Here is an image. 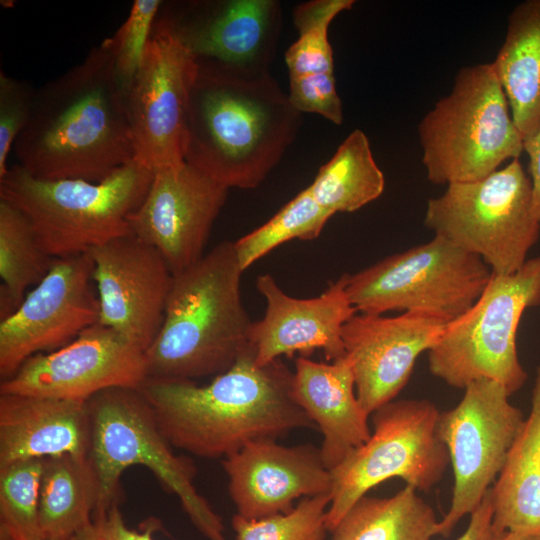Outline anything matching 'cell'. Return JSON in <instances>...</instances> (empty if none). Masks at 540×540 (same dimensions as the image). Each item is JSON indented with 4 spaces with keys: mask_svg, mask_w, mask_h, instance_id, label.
I'll return each instance as SVG.
<instances>
[{
    "mask_svg": "<svg viewBox=\"0 0 540 540\" xmlns=\"http://www.w3.org/2000/svg\"><path fill=\"white\" fill-rule=\"evenodd\" d=\"M332 216L305 188L266 223L233 242L242 271L285 242L316 239Z\"/></svg>",
    "mask_w": 540,
    "mask_h": 540,
    "instance_id": "f546056e",
    "label": "cell"
},
{
    "mask_svg": "<svg viewBox=\"0 0 540 540\" xmlns=\"http://www.w3.org/2000/svg\"><path fill=\"white\" fill-rule=\"evenodd\" d=\"M162 4L161 0H135L126 20L111 37L104 39L125 94L142 65Z\"/></svg>",
    "mask_w": 540,
    "mask_h": 540,
    "instance_id": "836d02e7",
    "label": "cell"
},
{
    "mask_svg": "<svg viewBox=\"0 0 540 540\" xmlns=\"http://www.w3.org/2000/svg\"><path fill=\"white\" fill-rule=\"evenodd\" d=\"M234 243L173 275L161 327L145 351L148 379L194 381L229 370L250 348Z\"/></svg>",
    "mask_w": 540,
    "mask_h": 540,
    "instance_id": "277c9868",
    "label": "cell"
},
{
    "mask_svg": "<svg viewBox=\"0 0 540 540\" xmlns=\"http://www.w3.org/2000/svg\"><path fill=\"white\" fill-rule=\"evenodd\" d=\"M147 379L145 352L98 322L65 346L29 358L1 381L0 394L87 401L110 388L139 389Z\"/></svg>",
    "mask_w": 540,
    "mask_h": 540,
    "instance_id": "9a60e30c",
    "label": "cell"
},
{
    "mask_svg": "<svg viewBox=\"0 0 540 540\" xmlns=\"http://www.w3.org/2000/svg\"><path fill=\"white\" fill-rule=\"evenodd\" d=\"M418 134L427 178L434 184L483 179L524 151L491 62L461 68L450 93L420 121Z\"/></svg>",
    "mask_w": 540,
    "mask_h": 540,
    "instance_id": "52a82bcc",
    "label": "cell"
},
{
    "mask_svg": "<svg viewBox=\"0 0 540 540\" xmlns=\"http://www.w3.org/2000/svg\"><path fill=\"white\" fill-rule=\"evenodd\" d=\"M501 540H540V533H520L506 531Z\"/></svg>",
    "mask_w": 540,
    "mask_h": 540,
    "instance_id": "ab89813d",
    "label": "cell"
},
{
    "mask_svg": "<svg viewBox=\"0 0 540 540\" xmlns=\"http://www.w3.org/2000/svg\"><path fill=\"white\" fill-rule=\"evenodd\" d=\"M90 436L87 401L0 394V467L62 455L88 459Z\"/></svg>",
    "mask_w": 540,
    "mask_h": 540,
    "instance_id": "7402d4cb",
    "label": "cell"
},
{
    "mask_svg": "<svg viewBox=\"0 0 540 540\" xmlns=\"http://www.w3.org/2000/svg\"><path fill=\"white\" fill-rule=\"evenodd\" d=\"M155 22L197 59L266 73L275 55L282 13L275 0L163 1Z\"/></svg>",
    "mask_w": 540,
    "mask_h": 540,
    "instance_id": "2e32d148",
    "label": "cell"
},
{
    "mask_svg": "<svg viewBox=\"0 0 540 540\" xmlns=\"http://www.w3.org/2000/svg\"><path fill=\"white\" fill-rule=\"evenodd\" d=\"M44 459L0 467V532L13 540H42L39 500Z\"/></svg>",
    "mask_w": 540,
    "mask_h": 540,
    "instance_id": "1f68e13d",
    "label": "cell"
},
{
    "mask_svg": "<svg viewBox=\"0 0 540 540\" xmlns=\"http://www.w3.org/2000/svg\"><path fill=\"white\" fill-rule=\"evenodd\" d=\"M424 224L480 257L495 275L520 269L540 236L532 182L519 159L483 179L448 184L428 200Z\"/></svg>",
    "mask_w": 540,
    "mask_h": 540,
    "instance_id": "9c48e42d",
    "label": "cell"
},
{
    "mask_svg": "<svg viewBox=\"0 0 540 540\" xmlns=\"http://www.w3.org/2000/svg\"><path fill=\"white\" fill-rule=\"evenodd\" d=\"M13 148L18 165L45 180L101 182L135 159L126 94L104 40L36 89Z\"/></svg>",
    "mask_w": 540,
    "mask_h": 540,
    "instance_id": "6da1fadb",
    "label": "cell"
},
{
    "mask_svg": "<svg viewBox=\"0 0 540 540\" xmlns=\"http://www.w3.org/2000/svg\"><path fill=\"white\" fill-rule=\"evenodd\" d=\"M292 396L320 429L322 458L330 471L370 438L369 414L358 401L346 356L332 363L299 356L295 360Z\"/></svg>",
    "mask_w": 540,
    "mask_h": 540,
    "instance_id": "603a6c76",
    "label": "cell"
},
{
    "mask_svg": "<svg viewBox=\"0 0 540 540\" xmlns=\"http://www.w3.org/2000/svg\"><path fill=\"white\" fill-rule=\"evenodd\" d=\"M198 60L185 161L227 188H256L294 141L302 113L273 77Z\"/></svg>",
    "mask_w": 540,
    "mask_h": 540,
    "instance_id": "3957f363",
    "label": "cell"
},
{
    "mask_svg": "<svg viewBox=\"0 0 540 540\" xmlns=\"http://www.w3.org/2000/svg\"><path fill=\"white\" fill-rule=\"evenodd\" d=\"M385 178L366 134L356 129L340 144L308 186L315 200L332 215L354 212L376 200Z\"/></svg>",
    "mask_w": 540,
    "mask_h": 540,
    "instance_id": "83f0119b",
    "label": "cell"
},
{
    "mask_svg": "<svg viewBox=\"0 0 540 540\" xmlns=\"http://www.w3.org/2000/svg\"><path fill=\"white\" fill-rule=\"evenodd\" d=\"M348 279L349 274H342L319 296L302 299L286 294L272 275H259L256 288L266 309L250 330L256 364L263 366L296 353L308 357L316 349L329 361L344 357L342 329L357 313L347 294Z\"/></svg>",
    "mask_w": 540,
    "mask_h": 540,
    "instance_id": "44dd1931",
    "label": "cell"
},
{
    "mask_svg": "<svg viewBox=\"0 0 540 540\" xmlns=\"http://www.w3.org/2000/svg\"><path fill=\"white\" fill-rule=\"evenodd\" d=\"M98 481L89 460L70 455L44 459L39 523L43 539L69 540L92 520Z\"/></svg>",
    "mask_w": 540,
    "mask_h": 540,
    "instance_id": "484cf974",
    "label": "cell"
},
{
    "mask_svg": "<svg viewBox=\"0 0 540 540\" xmlns=\"http://www.w3.org/2000/svg\"><path fill=\"white\" fill-rule=\"evenodd\" d=\"M330 493L302 498L288 513L262 519L232 518L236 540H324Z\"/></svg>",
    "mask_w": 540,
    "mask_h": 540,
    "instance_id": "d6a6232c",
    "label": "cell"
},
{
    "mask_svg": "<svg viewBox=\"0 0 540 540\" xmlns=\"http://www.w3.org/2000/svg\"><path fill=\"white\" fill-rule=\"evenodd\" d=\"M493 525L500 533H540V366L531 411L491 487Z\"/></svg>",
    "mask_w": 540,
    "mask_h": 540,
    "instance_id": "d4e9b609",
    "label": "cell"
},
{
    "mask_svg": "<svg viewBox=\"0 0 540 540\" xmlns=\"http://www.w3.org/2000/svg\"><path fill=\"white\" fill-rule=\"evenodd\" d=\"M120 505L93 515L91 522L70 540H154L153 533L159 525L156 520L147 522L141 529L130 528L120 511Z\"/></svg>",
    "mask_w": 540,
    "mask_h": 540,
    "instance_id": "8d00e7d4",
    "label": "cell"
},
{
    "mask_svg": "<svg viewBox=\"0 0 540 540\" xmlns=\"http://www.w3.org/2000/svg\"><path fill=\"white\" fill-rule=\"evenodd\" d=\"M221 464L236 514L245 519L285 514L294 509L296 499L331 491V471L321 448L311 443L284 446L275 439H259Z\"/></svg>",
    "mask_w": 540,
    "mask_h": 540,
    "instance_id": "ffe728a7",
    "label": "cell"
},
{
    "mask_svg": "<svg viewBox=\"0 0 540 540\" xmlns=\"http://www.w3.org/2000/svg\"><path fill=\"white\" fill-rule=\"evenodd\" d=\"M99 323L144 352L156 337L173 273L161 253L132 233L92 249Z\"/></svg>",
    "mask_w": 540,
    "mask_h": 540,
    "instance_id": "ac0fdd59",
    "label": "cell"
},
{
    "mask_svg": "<svg viewBox=\"0 0 540 540\" xmlns=\"http://www.w3.org/2000/svg\"><path fill=\"white\" fill-rule=\"evenodd\" d=\"M539 305L540 256L512 274H492L477 301L448 322L428 351L431 374L459 389L489 379L514 394L528 377L517 354V329L524 311Z\"/></svg>",
    "mask_w": 540,
    "mask_h": 540,
    "instance_id": "ba28073f",
    "label": "cell"
},
{
    "mask_svg": "<svg viewBox=\"0 0 540 540\" xmlns=\"http://www.w3.org/2000/svg\"><path fill=\"white\" fill-rule=\"evenodd\" d=\"M197 58L155 22L142 65L126 93L135 159L153 171L185 162Z\"/></svg>",
    "mask_w": 540,
    "mask_h": 540,
    "instance_id": "4fadbf2b",
    "label": "cell"
},
{
    "mask_svg": "<svg viewBox=\"0 0 540 540\" xmlns=\"http://www.w3.org/2000/svg\"><path fill=\"white\" fill-rule=\"evenodd\" d=\"M228 191L186 161L157 169L143 201L128 217L131 233L155 247L177 274L205 255Z\"/></svg>",
    "mask_w": 540,
    "mask_h": 540,
    "instance_id": "e0dca14e",
    "label": "cell"
},
{
    "mask_svg": "<svg viewBox=\"0 0 540 540\" xmlns=\"http://www.w3.org/2000/svg\"><path fill=\"white\" fill-rule=\"evenodd\" d=\"M87 402L91 424L88 458L99 489L94 514L120 505L123 472L141 465L148 468L168 492L177 496L190 521L204 537L227 540L222 518L194 486L196 465L191 458L173 452L139 389L110 388Z\"/></svg>",
    "mask_w": 540,
    "mask_h": 540,
    "instance_id": "5b68a950",
    "label": "cell"
},
{
    "mask_svg": "<svg viewBox=\"0 0 540 540\" xmlns=\"http://www.w3.org/2000/svg\"><path fill=\"white\" fill-rule=\"evenodd\" d=\"M90 253L54 260L48 274L0 321V377L13 376L39 353L55 351L99 322Z\"/></svg>",
    "mask_w": 540,
    "mask_h": 540,
    "instance_id": "5bb4252c",
    "label": "cell"
},
{
    "mask_svg": "<svg viewBox=\"0 0 540 540\" xmlns=\"http://www.w3.org/2000/svg\"><path fill=\"white\" fill-rule=\"evenodd\" d=\"M54 260L24 213L0 199V321L17 310L28 288L43 280Z\"/></svg>",
    "mask_w": 540,
    "mask_h": 540,
    "instance_id": "f1b7e54d",
    "label": "cell"
},
{
    "mask_svg": "<svg viewBox=\"0 0 540 540\" xmlns=\"http://www.w3.org/2000/svg\"><path fill=\"white\" fill-rule=\"evenodd\" d=\"M289 83V100L299 112L319 114L336 125L343 122L334 74L292 78Z\"/></svg>",
    "mask_w": 540,
    "mask_h": 540,
    "instance_id": "d590c367",
    "label": "cell"
},
{
    "mask_svg": "<svg viewBox=\"0 0 540 540\" xmlns=\"http://www.w3.org/2000/svg\"><path fill=\"white\" fill-rule=\"evenodd\" d=\"M370 438L331 470V532L347 511L380 483L400 478L417 491H430L450 463L437 433L440 415L427 399L393 400L372 414Z\"/></svg>",
    "mask_w": 540,
    "mask_h": 540,
    "instance_id": "30bf717a",
    "label": "cell"
},
{
    "mask_svg": "<svg viewBox=\"0 0 540 540\" xmlns=\"http://www.w3.org/2000/svg\"><path fill=\"white\" fill-rule=\"evenodd\" d=\"M448 322L431 312L407 311L395 317L356 313L345 323V356L358 401L369 415L395 400L417 358L436 344Z\"/></svg>",
    "mask_w": 540,
    "mask_h": 540,
    "instance_id": "d6986e66",
    "label": "cell"
},
{
    "mask_svg": "<svg viewBox=\"0 0 540 540\" xmlns=\"http://www.w3.org/2000/svg\"><path fill=\"white\" fill-rule=\"evenodd\" d=\"M433 508L406 485L391 497H361L331 531L330 540H431Z\"/></svg>",
    "mask_w": 540,
    "mask_h": 540,
    "instance_id": "4316f807",
    "label": "cell"
},
{
    "mask_svg": "<svg viewBox=\"0 0 540 540\" xmlns=\"http://www.w3.org/2000/svg\"><path fill=\"white\" fill-rule=\"evenodd\" d=\"M492 66L524 142L540 128V0L519 3Z\"/></svg>",
    "mask_w": 540,
    "mask_h": 540,
    "instance_id": "cb8c5ba5",
    "label": "cell"
},
{
    "mask_svg": "<svg viewBox=\"0 0 540 540\" xmlns=\"http://www.w3.org/2000/svg\"><path fill=\"white\" fill-rule=\"evenodd\" d=\"M36 89L24 80L0 72V178L8 171L7 158L32 113Z\"/></svg>",
    "mask_w": 540,
    "mask_h": 540,
    "instance_id": "e575fe53",
    "label": "cell"
},
{
    "mask_svg": "<svg viewBox=\"0 0 540 540\" xmlns=\"http://www.w3.org/2000/svg\"><path fill=\"white\" fill-rule=\"evenodd\" d=\"M503 535L504 533L498 532L493 525V504L490 488L479 506L470 514L466 530L456 540H501Z\"/></svg>",
    "mask_w": 540,
    "mask_h": 540,
    "instance_id": "74e56055",
    "label": "cell"
},
{
    "mask_svg": "<svg viewBox=\"0 0 540 540\" xmlns=\"http://www.w3.org/2000/svg\"><path fill=\"white\" fill-rule=\"evenodd\" d=\"M524 151L529 158V174L533 190V209L540 222V128L534 136L524 142Z\"/></svg>",
    "mask_w": 540,
    "mask_h": 540,
    "instance_id": "f35d334b",
    "label": "cell"
},
{
    "mask_svg": "<svg viewBox=\"0 0 540 540\" xmlns=\"http://www.w3.org/2000/svg\"><path fill=\"white\" fill-rule=\"evenodd\" d=\"M153 175L136 159L101 182L38 179L16 164L0 178V199L24 213L50 256L66 258L131 234L128 217Z\"/></svg>",
    "mask_w": 540,
    "mask_h": 540,
    "instance_id": "8992f818",
    "label": "cell"
},
{
    "mask_svg": "<svg viewBox=\"0 0 540 540\" xmlns=\"http://www.w3.org/2000/svg\"><path fill=\"white\" fill-rule=\"evenodd\" d=\"M354 0H311L293 9L298 39L285 53L289 79L334 74L328 29L334 18L350 10Z\"/></svg>",
    "mask_w": 540,
    "mask_h": 540,
    "instance_id": "4dcf8cb0",
    "label": "cell"
},
{
    "mask_svg": "<svg viewBox=\"0 0 540 540\" xmlns=\"http://www.w3.org/2000/svg\"><path fill=\"white\" fill-rule=\"evenodd\" d=\"M491 276L480 257L434 236L349 274L346 290L359 313L425 311L450 322L477 301Z\"/></svg>",
    "mask_w": 540,
    "mask_h": 540,
    "instance_id": "8fae6325",
    "label": "cell"
},
{
    "mask_svg": "<svg viewBox=\"0 0 540 540\" xmlns=\"http://www.w3.org/2000/svg\"><path fill=\"white\" fill-rule=\"evenodd\" d=\"M0 540H13V539H11V538H10L9 536H7L6 534L0 532ZM42 540H47V539H42ZM69 540H70V539H69Z\"/></svg>",
    "mask_w": 540,
    "mask_h": 540,
    "instance_id": "60d3db41",
    "label": "cell"
},
{
    "mask_svg": "<svg viewBox=\"0 0 540 540\" xmlns=\"http://www.w3.org/2000/svg\"><path fill=\"white\" fill-rule=\"evenodd\" d=\"M292 381L281 358L257 365L251 346L206 385L147 379L139 390L173 447L223 459L252 441L316 426L295 402Z\"/></svg>",
    "mask_w": 540,
    "mask_h": 540,
    "instance_id": "7a4b0ae2",
    "label": "cell"
},
{
    "mask_svg": "<svg viewBox=\"0 0 540 540\" xmlns=\"http://www.w3.org/2000/svg\"><path fill=\"white\" fill-rule=\"evenodd\" d=\"M510 396L500 383L479 379L464 388L454 408L440 412L437 433L448 450L454 485L450 508L438 521L436 535L450 536L498 478L525 422Z\"/></svg>",
    "mask_w": 540,
    "mask_h": 540,
    "instance_id": "7c38bea8",
    "label": "cell"
}]
</instances>
